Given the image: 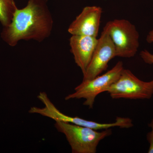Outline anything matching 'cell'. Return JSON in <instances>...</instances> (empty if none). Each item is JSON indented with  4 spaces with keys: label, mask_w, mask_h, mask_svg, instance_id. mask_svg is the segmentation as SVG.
<instances>
[{
    "label": "cell",
    "mask_w": 153,
    "mask_h": 153,
    "mask_svg": "<svg viewBox=\"0 0 153 153\" xmlns=\"http://www.w3.org/2000/svg\"><path fill=\"white\" fill-rule=\"evenodd\" d=\"M48 0H28L27 4L17 9L11 23L3 27L1 38L10 47L19 41L33 40L42 42L51 36L53 20Z\"/></svg>",
    "instance_id": "obj_1"
},
{
    "label": "cell",
    "mask_w": 153,
    "mask_h": 153,
    "mask_svg": "<svg viewBox=\"0 0 153 153\" xmlns=\"http://www.w3.org/2000/svg\"><path fill=\"white\" fill-rule=\"evenodd\" d=\"M55 126L65 135L72 153H96L100 142L112 134L110 128L100 131L63 122H55Z\"/></svg>",
    "instance_id": "obj_2"
},
{
    "label": "cell",
    "mask_w": 153,
    "mask_h": 153,
    "mask_svg": "<svg viewBox=\"0 0 153 153\" xmlns=\"http://www.w3.org/2000/svg\"><path fill=\"white\" fill-rule=\"evenodd\" d=\"M103 30L112 40L116 57L130 58L137 54L140 35L131 22L126 19H115L108 22Z\"/></svg>",
    "instance_id": "obj_3"
},
{
    "label": "cell",
    "mask_w": 153,
    "mask_h": 153,
    "mask_svg": "<svg viewBox=\"0 0 153 153\" xmlns=\"http://www.w3.org/2000/svg\"><path fill=\"white\" fill-rule=\"evenodd\" d=\"M124 69L122 61H118L111 69L102 75H99L93 79L82 80V82L75 88L74 93L66 97L65 100L74 99H84L83 105L93 108L97 96L108 89L118 79Z\"/></svg>",
    "instance_id": "obj_4"
},
{
    "label": "cell",
    "mask_w": 153,
    "mask_h": 153,
    "mask_svg": "<svg viewBox=\"0 0 153 153\" xmlns=\"http://www.w3.org/2000/svg\"><path fill=\"white\" fill-rule=\"evenodd\" d=\"M107 92L114 99H149L153 95V80L143 81L130 70L124 68L119 77Z\"/></svg>",
    "instance_id": "obj_5"
},
{
    "label": "cell",
    "mask_w": 153,
    "mask_h": 153,
    "mask_svg": "<svg viewBox=\"0 0 153 153\" xmlns=\"http://www.w3.org/2000/svg\"><path fill=\"white\" fill-rule=\"evenodd\" d=\"M116 57L115 49L112 40L106 32L103 30L90 63L83 75V80L93 79L106 70L108 63Z\"/></svg>",
    "instance_id": "obj_6"
},
{
    "label": "cell",
    "mask_w": 153,
    "mask_h": 153,
    "mask_svg": "<svg viewBox=\"0 0 153 153\" xmlns=\"http://www.w3.org/2000/svg\"><path fill=\"white\" fill-rule=\"evenodd\" d=\"M102 10L98 6H87L68 27V33L71 35L97 37Z\"/></svg>",
    "instance_id": "obj_7"
},
{
    "label": "cell",
    "mask_w": 153,
    "mask_h": 153,
    "mask_svg": "<svg viewBox=\"0 0 153 153\" xmlns=\"http://www.w3.org/2000/svg\"><path fill=\"white\" fill-rule=\"evenodd\" d=\"M44 105V107L41 108L40 110V114L43 116L50 118L55 122L69 123L98 131L107 129L115 127L122 128L124 126V122L121 117H117L115 122L113 123H99L93 121L86 120L78 117H73L64 114L57 109L50 100L45 102Z\"/></svg>",
    "instance_id": "obj_8"
},
{
    "label": "cell",
    "mask_w": 153,
    "mask_h": 153,
    "mask_svg": "<svg viewBox=\"0 0 153 153\" xmlns=\"http://www.w3.org/2000/svg\"><path fill=\"white\" fill-rule=\"evenodd\" d=\"M98 41L97 37L78 35H71L69 39L71 53L83 74L90 63Z\"/></svg>",
    "instance_id": "obj_9"
},
{
    "label": "cell",
    "mask_w": 153,
    "mask_h": 153,
    "mask_svg": "<svg viewBox=\"0 0 153 153\" xmlns=\"http://www.w3.org/2000/svg\"><path fill=\"white\" fill-rule=\"evenodd\" d=\"M17 8L14 0H0V23L3 27L11 23Z\"/></svg>",
    "instance_id": "obj_10"
},
{
    "label": "cell",
    "mask_w": 153,
    "mask_h": 153,
    "mask_svg": "<svg viewBox=\"0 0 153 153\" xmlns=\"http://www.w3.org/2000/svg\"><path fill=\"white\" fill-rule=\"evenodd\" d=\"M140 56L145 63L149 64H153V54L148 50L142 51L140 53Z\"/></svg>",
    "instance_id": "obj_11"
},
{
    "label": "cell",
    "mask_w": 153,
    "mask_h": 153,
    "mask_svg": "<svg viewBox=\"0 0 153 153\" xmlns=\"http://www.w3.org/2000/svg\"><path fill=\"white\" fill-rule=\"evenodd\" d=\"M149 126L152 130L147 135V140L149 144L148 153H153V119L150 123L149 124Z\"/></svg>",
    "instance_id": "obj_12"
},
{
    "label": "cell",
    "mask_w": 153,
    "mask_h": 153,
    "mask_svg": "<svg viewBox=\"0 0 153 153\" xmlns=\"http://www.w3.org/2000/svg\"><path fill=\"white\" fill-rule=\"evenodd\" d=\"M146 39L148 43L149 44L153 43V30L149 32Z\"/></svg>",
    "instance_id": "obj_13"
}]
</instances>
